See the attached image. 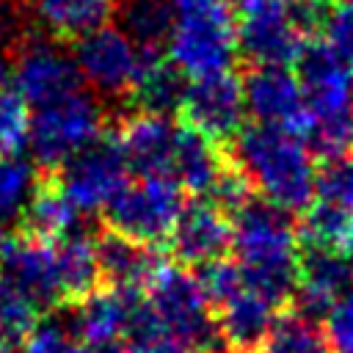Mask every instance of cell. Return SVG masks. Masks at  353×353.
<instances>
[{
    "instance_id": "38",
    "label": "cell",
    "mask_w": 353,
    "mask_h": 353,
    "mask_svg": "<svg viewBox=\"0 0 353 353\" xmlns=\"http://www.w3.org/2000/svg\"><path fill=\"white\" fill-rule=\"evenodd\" d=\"M8 66H11V61H8V55L0 50V88H3V80H6V74H8Z\"/></svg>"
},
{
    "instance_id": "22",
    "label": "cell",
    "mask_w": 353,
    "mask_h": 353,
    "mask_svg": "<svg viewBox=\"0 0 353 353\" xmlns=\"http://www.w3.org/2000/svg\"><path fill=\"white\" fill-rule=\"evenodd\" d=\"M185 88H188V77L171 63L165 52L141 50V69L130 94V110H146L160 116L179 113Z\"/></svg>"
},
{
    "instance_id": "30",
    "label": "cell",
    "mask_w": 353,
    "mask_h": 353,
    "mask_svg": "<svg viewBox=\"0 0 353 353\" xmlns=\"http://www.w3.org/2000/svg\"><path fill=\"white\" fill-rule=\"evenodd\" d=\"M30 113L14 88H0V157H19L28 146Z\"/></svg>"
},
{
    "instance_id": "12",
    "label": "cell",
    "mask_w": 353,
    "mask_h": 353,
    "mask_svg": "<svg viewBox=\"0 0 353 353\" xmlns=\"http://www.w3.org/2000/svg\"><path fill=\"white\" fill-rule=\"evenodd\" d=\"M243 99L254 124L279 127L298 138H303L312 124L303 88L287 66H245Z\"/></svg>"
},
{
    "instance_id": "2",
    "label": "cell",
    "mask_w": 353,
    "mask_h": 353,
    "mask_svg": "<svg viewBox=\"0 0 353 353\" xmlns=\"http://www.w3.org/2000/svg\"><path fill=\"white\" fill-rule=\"evenodd\" d=\"M232 154L259 199L284 212H303L314 199L317 165L303 138L268 124L243 127Z\"/></svg>"
},
{
    "instance_id": "26",
    "label": "cell",
    "mask_w": 353,
    "mask_h": 353,
    "mask_svg": "<svg viewBox=\"0 0 353 353\" xmlns=\"http://www.w3.org/2000/svg\"><path fill=\"white\" fill-rule=\"evenodd\" d=\"M295 229L301 243L331 248L345 256L353 254V210L350 207L314 196L312 204L295 221Z\"/></svg>"
},
{
    "instance_id": "15",
    "label": "cell",
    "mask_w": 353,
    "mask_h": 353,
    "mask_svg": "<svg viewBox=\"0 0 353 353\" xmlns=\"http://www.w3.org/2000/svg\"><path fill=\"white\" fill-rule=\"evenodd\" d=\"M110 132L132 174L168 176L176 143V124L168 116L146 110H119L110 116Z\"/></svg>"
},
{
    "instance_id": "3",
    "label": "cell",
    "mask_w": 353,
    "mask_h": 353,
    "mask_svg": "<svg viewBox=\"0 0 353 353\" xmlns=\"http://www.w3.org/2000/svg\"><path fill=\"white\" fill-rule=\"evenodd\" d=\"M154 320L165 334L179 339L190 353H226L223 334L218 328L215 312L201 292L196 273L168 265L143 292Z\"/></svg>"
},
{
    "instance_id": "29",
    "label": "cell",
    "mask_w": 353,
    "mask_h": 353,
    "mask_svg": "<svg viewBox=\"0 0 353 353\" xmlns=\"http://www.w3.org/2000/svg\"><path fill=\"white\" fill-rule=\"evenodd\" d=\"M36 171L19 157H0V223L19 221V212L33 190Z\"/></svg>"
},
{
    "instance_id": "28",
    "label": "cell",
    "mask_w": 353,
    "mask_h": 353,
    "mask_svg": "<svg viewBox=\"0 0 353 353\" xmlns=\"http://www.w3.org/2000/svg\"><path fill=\"white\" fill-rule=\"evenodd\" d=\"M303 143L309 146L312 157L320 163H331L339 157L353 154V105L328 116L312 119Z\"/></svg>"
},
{
    "instance_id": "39",
    "label": "cell",
    "mask_w": 353,
    "mask_h": 353,
    "mask_svg": "<svg viewBox=\"0 0 353 353\" xmlns=\"http://www.w3.org/2000/svg\"><path fill=\"white\" fill-rule=\"evenodd\" d=\"M0 353H22L17 345H6V342H0Z\"/></svg>"
},
{
    "instance_id": "36",
    "label": "cell",
    "mask_w": 353,
    "mask_h": 353,
    "mask_svg": "<svg viewBox=\"0 0 353 353\" xmlns=\"http://www.w3.org/2000/svg\"><path fill=\"white\" fill-rule=\"evenodd\" d=\"M325 336H328L331 353H353V287L328 312V317H325Z\"/></svg>"
},
{
    "instance_id": "19",
    "label": "cell",
    "mask_w": 353,
    "mask_h": 353,
    "mask_svg": "<svg viewBox=\"0 0 353 353\" xmlns=\"http://www.w3.org/2000/svg\"><path fill=\"white\" fill-rule=\"evenodd\" d=\"M116 3L119 0H30V19L47 39L74 47L116 17Z\"/></svg>"
},
{
    "instance_id": "17",
    "label": "cell",
    "mask_w": 353,
    "mask_h": 353,
    "mask_svg": "<svg viewBox=\"0 0 353 353\" xmlns=\"http://www.w3.org/2000/svg\"><path fill=\"white\" fill-rule=\"evenodd\" d=\"M91 237L105 287L143 295L165 268V254L157 245L130 240L108 226H99L97 232H91Z\"/></svg>"
},
{
    "instance_id": "10",
    "label": "cell",
    "mask_w": 353,
    "mask_h": 353,
    "mask_svg": "<svg viewBox=\"0 0 353 353\" xmlns=\"http://www.w3.org/2000/svg\"><path fill=\"white\" fill-rule=\"evenodd\" d=\"M165 50L171 63L190 80L232 69V58L237 55L234 11L210 17H176Z\"/></svg>"
},
{
    "instance_id": "37",
    "label": "cell",
    "mask_w": 353,
    "mask_h": 353,
    "mask_svg": "<svg viewBox=\"0 0 353 353\" xmlns=\"http://www.w3.org/2000/svg\"><path fill=\"white\" fill-rule=\"evenodd\" d=\"M85 353H130V350L121 347L119 342H110V345H85Z\"/></svg>"
},
{
    "instance_id": "4",
    "label": "cell",
    "mask_w": 353,
    "mask_h": 353,
    "mask_svg": "<svg viewBox=\"0 0 353 353\" xmlns=\"http://www.w3.org/2000/svg\"><path fill=\"white\" fill-rule=\"evenodd\" d=\"M108 124V110L94 94L74 91L30 116L28 146L39 171H61L74 154L91 146Z\"/></svg>"
},
{
    "instance_id": "32",
    "label": "cell",
    "mask_w": 353,
    "mask_h": 353,
    "mask_svg": "<svg viewBox=\"0 0 353 353\" xmlns=\"http://www.w3.org/2000/svg\"><path fill=\"white\" fill-rule=\"evenodd\" d=\"M39 317L41 314L36 312V306H30L0 273V342L17 345L33 331Z\"/></svg>"
},
{
    "instance_id": "24",
    "label": "cell",
    "mask_w": 353,
    "mask_h": 353,
    "mask_svg": "<svg viewBox=\"0 0 353 353\" xmlns=\"http://www.w3.org/2000/svg\"><path fill=\"white\" fill-rule=\"evenodd\" d=\"M276 314L279 309L248 284L240 295L215 309V320L229 350H259Z\"/></svg>"
},
{
    "instance_id": "41",
    "label": "cell",
    "mask_w": 353,
    "mask_h": 353,
    "mask_svg": "<svg viewBox=\"0 0 353 353\" xmlns=\"http://www.w3.org/2000/svg\"><path fill=\"white\" fill-rule=\"evenodd\" d=\"M0 3H8V6H25L28 0H0Z\"/></svg>"
},
{
    "instance_id": "43",
    "label": "cell",
    "mask_w": 353,
    "mask_h": 353,
    "mask_svg": "<svg viewBox=\"0 0 353 353\" xmlns=\"http://www.w3.org/2000/svg\"><path fill=\"white\" fill-rule=\"evenodd\" d=\"M3 243H6V237H3V229H0V248H3Z\"/></svg>"
},
{
    "instance_id": "20",
    "label": "cell",
    "mask_w": 353,
    "mask_h": 353,
    "mask_svg": "<svg viewBox=\"0 0 353 353\" xmlns=\"http://www.w3.org/2000/svg\"><path fill=\"white\" fill-rule=\"evenodd\" d=\"M229 146H221L193 127L176 121V143L171 157L168 176L182 188V193H193L196 199H204L210 188L215 185L221 168L226 165Z\"/></svg>"
},
{
    "instance_id": "16",
    "label": "cell",
    "mask_w": 353,
    "mask_h": 353,
    "mask_svg": "<svg viewBox=\"0 0 353 353\" xmlns=\"http://www.w3.org/2000/svg\"><path fill=\"white\" fill-rule=\"evenodd\" d=\"M353 287V265L345 254L320 248L312 243H301L298 248V290L295 303L303 314L320 320L350 292Z\"/></svg>"
},
{
    "instance_id": "1",
    "label": "cell",
    "mask_w": 353,
    "mask_h": 353,
    "mask_svg": "<svg viewBox=\"0 0 353 353\" xmlns=\"http://www.w3.org/2000/svg\"><path fill=\"white\" fill-rule=\"evenodd\" d=\"M237 265L243 268L245 284L268 298L279 312L295 303L298 290V229L290 212L254 196L234 218Z\"/></svg>"
},
{
    "instance_id": "25",
    "label": "cell",
    "mask_w": 353,
    "mask_h": 353,
    "mask_svg": "<svg viewBox=\"0 0 353 353\" xmlns=\"http://www.w3.org/2000/svg\"><path fill=\"white\" fill-rule=\"evenodd\" d=\"M116 17L124 36L143 52H163L176 25L171 0H119Z\"/></svg>"
},
{
    "instance_id": "27",
    "label": "cell",
    "mask_w": 353,
    "mask_h": 353,
    "mask_svg": "<svg viewBox=\"0 0 353 353\" xmlns=\"http://www.w3.org/2000/svg\"><path fill=\"white\" fill-rule=\"evenodd\" d=\"M265 353H331L320 320L303 314L298 306L281 309L262 342Z\"/></svg>"
},
{
    "instance_id": "33",
    "label": "cell",
    "mask_w": 353,
    "mask_h": 353,
    "mask_svg": "<svg viewBox=\"0 0 353 353\" xmlns=\"http://www.w3.org/2000/svg\"><path fill=\"white\" fill-rule=\"evenodd\" d=\"M22 353H85V345L72 331L69 317H39Z\"/></svg>"
},
{
    "instance_id": "7",
    "label": "cell",
    "mask_w": 353,
    "mask_h": 353,
    "mask_svg": "<svg viewBox=\"0 0 353 353\" xmlns=\"http://www.w3.org/2000/svg\"><path fill=\"white\" fill-rule=\"evenodd\" d=\"M61 47L63 44L47 39L39 28H33L8 55L14 91L28 105L44 108L80 91L83 77L77 72V63Z\"/></svg>"
},
{
    "instance_id": "23",
    "label": "cell",
    "mask_w": 353,
    "mask_h": 353,
    "mask_svg": "<svg viewBox=\"0 0 353 353\" xmlns=\"http://www.w3.org/2000/svg\"><path fill=\"white\" fill-rule=\"evenodd\" d=\"M55 248V265H58V281H61V298L63 309H72L91 298L102 284V270L94 251V237L85 232H72L52 243Z\"/></svg>"
},
{
    "instance_id": "11",
    "label": "cell",
    "mask_w": 353,
    "mask_h": 353,
    "mask_svg": "<svg viewBox=\"0 0 353 353\" xmlns=\"http://www.w3.org/2000/svg\"><path fill=\"white\" fill-rule=\"evenodd\" d=\"M127 174V160L110 130H105L91 146H85L58 171L66 196L83 212L105 210L124 190Z\"/></svg>"
},
{
    "instance_id": "14",
    "label": "cell",
    "mask_w": 353,
    "mask_h": 353,
    "mask_svg": "<svg viewBox=\"0 0 353 353\" xmlns=\"http://www.w3.org/2000/svg\"><path fill=\"white\" fill-rule=\"evenodd\" d=\"M0 273L36 312L63 309L52 243L28 234L8 237L0 248Z\"/></svg>"
},
{
    "instance_id": "42",
    "label": "cell",
    "mask_w": 353,
    "mask_h": 353,
    "mask_svg": "<svg viewBox=\"0 0 353 353\" xmlns=\"http://www.w3.org/2000/svg\"><path fill=\"white\" fill-rule=\"evenodd\" d=\"M226 353H259V350H226Z\"/></svg>"
},
{
    "instance_id": "6",
    "label": "cell",
    "mask_w": 353,
    "mask_h": 353,
    "mask_svg": "<svg viewBox=\"0 0 353 353\" xmlns=\"http://www.w3.org/2000/svg\"><path fill=\"white\" fill-rule=\"evenodd\" d=\"M182 210V188L171 176H138L102 210V226L146 243L165 245Z\"/></svg>"
},
{
    "instance_id": "21",
    "label": "cell",
    "mask_w": 353,
    "mask_h": 353,
    "mask_svg": "<svg viewBox=\"0 0 353 353\" xmlns=\"http://www.w3.org/2000/svg\"><path fill=\"white\" fill-rule=\"evenodd\" d=\"M138 292H121L113 287H99L91 298L72 306L69 325L83 345H110L127 336L130 314Z\"/></svg>"
},
{
    "instance_id": "18",
    "label": "cell",
    "mask_w": 353,
    "mask_h": 353,
    "mask_svg": "<svg viewBox=\"0 0 353 353\" xmlns=\"http://www.w3.org/2000/svg\"><path fill=\"white\" fill-rule=\"evenodd\" d=\"M77 207L66 196L58 171H39L33 190L19 212V234L58 243L61 237L72 234L77 226Z\"/></svg>"
},
{
    "instance_id": "35",
    "label": "cell",
    "mask_w": 353,
    "mask_h": 353,
    "mask_svg": "<svg viewBox=\"0 0 353 353\" xmlns=\"http://www.w3.org/2000/svg\"><path fill=\"white\" fill-rule=\"evenodd\" d=\"M314 196L353 210V154L317 165Z\"/></svg>"
},
{
    "instance_id": "5",
    "label": "cell",
    "mask_w": 353,
    "mask_h": 353,
    "mask_svg": "<svg viewBox=\"0 0 353 353\" xmlns=\"http://www.w3.org/2000/svg\"><path fill=\"white\" fill-rule=\"evenodd\" d=\"M234 36L248 66H290L309 41L298 22V0H237Z\"/></svg>"
},
{
    "instance_id": "9",
    "label": "cell",
    "mask_w": 353,
    "mask_h": 353,
    "mask_svg": "<svg viewBox=\"0 0 353 353\" xmlns=\"http://www.w3.org/2000/svg\"><path fill=\"white\" fill-rule=\"evenodd\" d=\"M179 121L201 132L204 138L232 146L240 130L245 127V99H243V77L234 69L188 80Z\"/></svg>"
},
{
    "instance_id": "31",
    "label": "cell",
    "mask_w": 353,
    "mask_h": 353,
    "mask_svg": "<svg viewBox=\"0 0 353 353\" xmlns=\"http://www.w3.org/2000/svg\"><path fill=\"white\" fill-rule=\"evenodd\" d=\"M196 279H199L201 292L212 309H221L223 303H229L234 295H240L245 290L243 268L237 265V259H229V256L210 262V265H201L196 270Z\"/></svg>"
},
{
    "instance_id": "8",
    "label": "cell",
    "mask_w": 353,
    "mask_h": 353,
    "mask_svg": "<svg viewBox=\"0 0 353 353\" xmlns=\"http://www.w3.org/2000/svg\"><path fill=\"white\" fill-rule=\"evenodd\" d=\"M72 58L77 63L80 77L91 85L94 97L97 99L105 97V99L116 102L113 113L121 110V102H130L132 85H135L138 69H141V50L124 36L121 28L105 25V28L94 30L91 36L80 39L74 44Z\"/></svg>"
},
{
    "instance_id": "13",
    "label": "cell",
    "mask_w": 353,
    "mask_h": 353,
    "mask_svg": "<svg viewBox=\"0 0 353 353\" xmlns=\"http://www.w3.org/2000/svg\"><path fill=\"white\" fill-rule=\"evenodd\" d=\"M232 245V218L210 199H193L190 204H182L179 218L165 240V248L179 268H201L226 259Z\"/></svg>"
},
{
    "instance_id": "34",
    "label": "cell",
    "mask_w": 353,
    "mask_h": 353,
    "mask_svg": "<svg viewBox=\"0 0 353 353\" xmlns=\"http://www.w3.org/2000/svg\"><path fill=\"white\" fill-rule=\"evenodd\" d=\"M323 41L336 55V61L353 74V0L336 3L325 11Z\"/></svg>"
},
{
    "instance_id": "40",
    "label": "cell",
    "mask_w": 353,
    "mask_h": 353,
    "mask_svg": "<svg viewBox=\"0 0 353 353\" xmlns=\"http://www.w3.org/2000/svg\"><path fill=\"white\" fill-rule=\"evenodd\" d=\"M312 3H320V6L331 8V6H336V3H347V0H312Z\"/></svg>"
}]
</instances>
